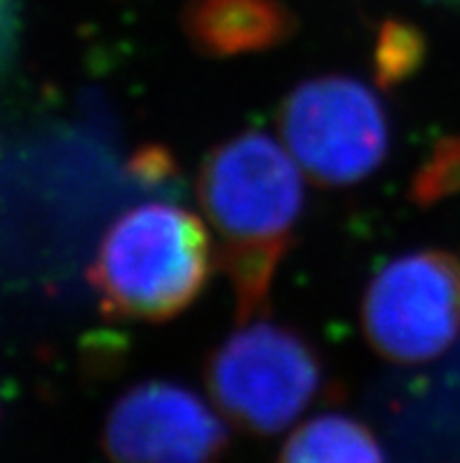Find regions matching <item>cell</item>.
Returning a JSON list of instances; mask_svg holds the SVG:
<instances>
[{
  "label": "cell",
  "instance_id": "cell-1",
  "mask_svg": "<svg viewBox=\"0 0 460 463\" xmlns=\"http://www.w3.org/2000/svg\"><path fill=\"white\" fill-rule=\"evenodd\" d=\"M195 188L216 233V264L233 292L238 323L266 316L305 210L301 165L268 132L247 129L207 151Z\"/></svg>",
  "mask_w": 460,
  "mask_h": 463
},
{
  "label": "cell",
  "instance_id": "cell-2",
  "mask_svg": "<svg viewBox=\"0 0 460 463\" xmlns=\"http://www.w3.org/2000/svg\"><path fill=\"white\" fill-rule=\"evenodd\" d=\"M214 264L198 214L151 200L125 210L106 229L89 264V285L111 320L167 323L200 299Z\"/></svg>",
  "mask_w": 460,
  "mask_h": 463
},
{
  "label": "cell",
  "instance_id": "cell-3",
  "mask_svg": "<svg viewBox=\"0 0 460 463\" xmlns=\"http://www.w3.org/2000/svg\"><path fill=\"white\" fill-rule=\"evenodd\" d=\"M204 382L214 407L235 429L270 438L320 400L326 367L304 332L257 316L210 353Z\"/></svg>",
  "mask_w": 460,
  "mask_h": 463
},
{
  "label": "cell",
  "instance_id": "cell-4",
  "mask_svg": "<svg viewBox=\"0 0 460 463\" xmlns=\"http://www.w3.org/2000/svg\"><path fill=\"white\" fill-rule=\"evenodd\" d=\"M277 128L301 170L324 188L357 186L390 153V116L380 94L345 73L298 82L282 99Z\"/></svg>",
  "mask_w": 460,
  "mask_h": 463
},
{
  "label": "cell",
  "instance_id": "cell-5",
  "mask_svg": "<svg viewBox=\"0 0 460 463\" xmlns=\"http://www.w3.org/2000/svg\"><path fill=\"white\" fill-rule=\"evenodd\" d=\"M361 332L395 364L442 358L460 335V257L423 247L392 257L361 294Z\"/></svg>",
  "mask_w": 460,
  "mask_h": 463
},
{
  "label": "cell",
  "instance_id": "cell-6",
  "mask_svg": "<svg viewBox=\"0 0 460 463\" xmlns=\"http://www.w3.org/2000/svg\"><path fill=\"white\" fill-rule=\"evenodd\" d=\"M101 447L111 463H221L228 429L195 391L148 379L113 402Z\"/></svg>",
  "mask_w": 460,
  "mask_h": 463
},
{
  "label": "cell",
  "instance_id": "cell-7",
  "mask_svg": "<svg viewBox=\"0 0 460 463\" xmlns=\"http://www.w3.org/2000/svg\"><path fill=\"white\" fill-rule=\"evenodd\" d=\"M181 26L202 57L238 59L292 41L296 14L282 0H188Z\"/></svg>",
  "mask_w": 460,
  "mask_h": 463
},
{
  "label": "cell",
  "instance_id": "cell-8",
  "mask_svg": "<svg viewBox=\"0 0 460 463\" xmlns=\"http://www.w3.org/2000/svg\"><path fill=\"white\" fill-rule=\"evenodd\" d=\"M277 463H385L383 447L367 423L329 411L294 430Z\"/></svg>",
  "mask_w": 460,
  "mask_h": 463
},
{
  "label": "cell",
  "instance_id": "cell-9",
  "mask_svg": "<svg viewBox=\"0 0 460 463\" xmlns=\"http://www.w3.org/2000/svg\"><path fill=\"white\" fill-rule=\"evenodd\" d=\"M426 57V35L414 24L388 19L373 43V78L380 88H395L414 76Z\"/></svg>",
  "mask_w": 460,
  "mask_h": 463
},
{
  "label": "cell",
  "instance_id": "cell-10",
  "mask_svg": "<svg viewBox=\"0 0 460 463\" xmlns=\"http://www.w3.org/2000/svg\"><path fill=\"white\" fill-rule=\"evenodd\" d=\"M460 194V135L439 139L411 179V198L420 207Z\"/></svg>",
  "mask_w": 460,
  "mask_h": 463
},
{
  "label": "cell",
  "instance_id": "cell-11",
  "mask_svg": "<svg viewBox=\"0 0 460 463\" xmlns=\"http://www.w3.org/2000/svg\"><path fill=\"white\" fill-rule=\"evenodd\" d=\"M19 0H0V76L10 66L17 50Z\"/></svg>",
  "mask_w": 460,
  "mask_h": 463
},
{
  "label": "cell",
  "instance_id": "cell-12",
  "mask_svg": "<svg viewBox=\"0 0 460 463\" xmlns=\"http://www.w3.org/2000/svg\"><path fill=\"white\" fill-rule=\"evenodd\" d=\"M444 3H449V5H460V0H444Z\"/></svg>",
  "mask_w": 460,
  "mask_h": 463
}]
</instances>
